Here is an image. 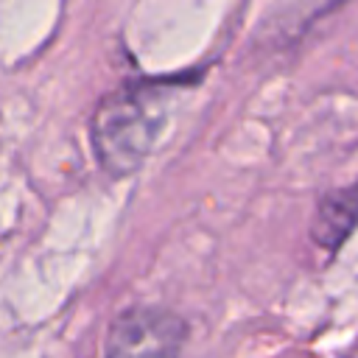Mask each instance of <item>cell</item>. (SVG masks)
<instances>
[{"label": "cell", "instance_id": "1", "mask_svg": "<svg viewBox=\"0 0 358 358\" xmlns=\"http://www.w3.org/2000/svg\"><path fill=\"white\" fill-rule=\"evenodd\" d=\"M159 123L162 112L151 92L123 87L106 95L92 117V140L103 168L112 173L134 171L151 151Z\"/></svg>", "mask_w": 358, "mask_h": 358}, {"label": "cell", "instance_id": "2", "mask_svg": "<svg viewBox=\"0 0 358 358\" xmlns=\"http://www.w3.org/2000/svg\"><path fill=\"white\" fill-rule=\"evenodd\" d=\"M185 322L159 308L120 313L106 338V358H179Z\"/></svg>", "mask_w": 358, "mask_h": 358}, {"label": "cell", "instance_id": "3", "mask_svg": "<svg viewBox=\"0 0 358 358\" xmlns=\"http://www.w3.org/2000/svg\"><path fill=\"white\" fill-rule=\"evenodd\" d=\"M358 224V182L327 193L313 215V238L319 246L336 249Z\"/></svg>", "mask_w": 358, "mask_h": 358}]
</instances>
